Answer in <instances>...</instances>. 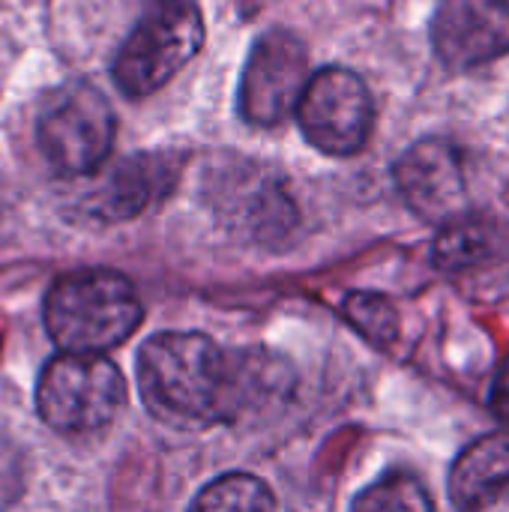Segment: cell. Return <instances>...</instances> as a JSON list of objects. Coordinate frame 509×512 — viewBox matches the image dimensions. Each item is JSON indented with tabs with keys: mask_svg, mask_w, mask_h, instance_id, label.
<instances>
[{
	"mask_svg": "<svg viewBox=\"0 0 509 512\" xmlns=\"http://www.w3.org/2000/svg\"><path fill=\"white\" fill-rule=\"evenodd\" d=\"M126 405L120 369L99 354H60L45 363L36 384V411L60 435H93L114 423Z\"/></svg>",
	"mask_w": 509,
	"mask_h": 512,
	"instance_id": "obj_5",
	"label": "cell"
},
{
	"mask_svg": "<svg viewBox=\"0 0 509 512\" xmlns=\"http://www.w3.org/2000/svg\"><path fill=\"white\" fill-rule=\"evenodd\" d=\"M189 512H276V498L252 474H225L198 492Z\"/></svg>",
	"mask_w": 509,
	"mask_h": 512,
	"instance_id": "obj_13",
	"label": "cell"
},
{
	"mask_svg": "<svg viewBox=\"0 0 509 512\" xmlns=\"http://www.w3.org/2000/svg\"><path fill=\"white\" fill-rule=\"evenodd\" d=\"M489 408L495 414V420L509 432V357L498 366L495 381H492V396H489Z\"/></svg>",
	"mask_w": 509,
	"mask_h": 512,
	"instance_id": "obj_16",
	"label": "cell"
},
{
	"mask_svg": "<svg viewBox=\"0 0 509 512\" xmlns=\"http://www.w3.org/2000/svg\"><path fill=\"white\" fill-rule=\"evenodd\" d=\"M351 512H435V507L426 486L414 474L393 471L366 486L354 498Z\"/></svg>",
	"mask_w": 509,
	"mask_h": 512,
	"instance_id": "obj_14",
	"label": "cell"
},
{
	"mask_svg": "<svg viewBox=\"0 0 509 512\" xmlns=\"http://www.w3.org/2000/svg\"><path fill=\"white\" fill-rule=\"evenodd\" d=\"M204 45V18L192 0H153L120 45L111 78L120 93L141 99L165 87Z\"/></svg>",
	"mask_w": 509,
	"mask_h": 512,
	"instance_id": "obj_3",
	"label": "cell"
},
{
	"mask_svg": "<svg viewBox=\"0 0 509 512\" xmlns=\"http://www.w3.org/2000/svg\"><path fill=\"white\" fill-rule=\"evenodd\" d=\"M507 252V237L501 225L489 219H477L462 213L459 219L447 222L432 246V261L444 276H471L477 270L492 267Z\"/></svg>",
	"mask_w": 509,
	"mask_h": 512,
	"instance_id": "obj_11",
	"label": "cell"
},
{
	"mask_svg": "<svg viewBox=\"0 0 509 512\" xmlns=\"http://www.w3.org/2000/svg\"><path fill=\"white\" fill-rule=\"evenodd\" d=\"M432 45L450 69H477L509 51L507 0H441Z\"/></svg>",
	"mask_w": 509,
	"mask_h": 512,
	"instance_id": "obj_9",
	"label": "cell"
},
{
	"mask_svg": "<svg viewBox=\"0 0 509 512\" xmlns=\"http://www.w3.org/2000/svg\"><path fill=\"white\" fill-rule=\"evenodd\" d=\"M393 180L405 204L429 222L447 225L465 213V168L450 141L426 138L408 147L393 168Z\"/></svg>",
	"mask_w": 509,
	"mask_h": 512,
	"instance_id": "obj_8",
	"label": "cell"
},
{
	"mask_svg": "<svg viewBox=\"0 0 509 512\" xmlns=\"http://www.w3.org/2000/svg\"><path fill=\"white\" fill-rule=\"evenodd\" d=\"M309 81V54L297 33L267 30L255 39L240 75V114L252 126L282 123Z\"/></svg>",
	"mask_w": 509,
	"mask_h": 512,
	"instance_id": "obj_7",
	"label": "cell"
},
{
	"mask_svg": "<svg viewBox=\"0 0 509 512\" xmlns=\"http://www.w3.org/2000/svg\"><path fill=\"white\" fill-rule=\"evenodd\" d=\"M509 495V432L474 441L450 471V498L459 512H483Z\"/></svg>",
	"mask_w": 509,
	"mask_h": 512,
	"instance_id": "obj_10",
	"label": "cell"
},
{
	"mask_svg": "<svg viewBox=\"0 0 509 512\" xmlns=\"http://www.w3.org/2000/svg\"><path fill=\"white\" fill-rule=\"evenodd\" d=\"M168 186V168L165 162L153 156H132L114 168L102 192L96 195V207L108 219H129L141 213L156 192Z\"/></svg>",
	"mask_w": 509,
	"mask_h": 512,
	"instance_id": "obj_12",
	"label": "cell"
},
{
	"mask_svg": "<svg viewBox=\"0 0 509 512\" xmlns=\"http://www.w3.org/2000/svg\"><path fill=\"white\" fill-rule=\"evenodd\" d=\"M252 366L204 333H156L138 351L144 405L174 426L234 420L252 393Z\"/></svg>",
	"mask_w": 509,
	"mask_h": 512,
	"instance_id": "obj_1",
	"label": "cell"
},
{
	"mask_svg": "<svg viewBox=\"0 0 509 512\" xmlns=\"http://www.w3.org/2000/svg\"><path fill=\"white\" fill-rule=\"evenodd\" d=\"M348 324L375 348H390L399 339V312L384 294L354 291L342 306Z\"/></svg>",
	"mask_w": 509,
	"mask_h": 512,
	"instance_id": "obj_15",
	"label": "cell"
},
{
	"mask_svg": "<svg viewBox=\"0 0 509 512\" xmlns=\"http://www.w3.org/2000/svg\"><path fill=\"white\" fill-rule=\"evenodd\" d=\"M135 285L114 270L60 276L45 297V330L63 354H102L123 345L141 324Z\"/></svg>",
	"mask_w": 509,
	"mask_h": 512,
	"instance_id": "obj_2",
	"label": "cell"
},
{
	"mask_svg": "<svg viewBox=\"0 0 509 512\" xmlns=\"http://www.w3.org/2000/svg\"><path fill=\"white\" fill-rule=\"evenodd\" d=\"M297 120L312 147L327 156H351L363 150L375 123V105L363 78L342 66H327L309 75Z\"/></svg>",
	"mask_w": 509,
	"mask_h": 512,
	"instance_id": "obj_6",
	"label": "cell"
},
{
	"mask_svg": "<svg viewBox=\"0 0 509 512\" xmlns=\"http://www.w3.org/2000/svg\"><path fill=\"white\" fill-rule=\"evenodd\" d=\"M117 135L114 108L87 81H66L45 93L36 114V141L45 162L63 177L99 171Z\"/></svg>",
	"mask_w": 509,
	"mask_h": 512,
	"instance_id": "obj_4",
	"label": "cell"
}]
</instances>
